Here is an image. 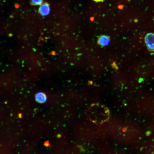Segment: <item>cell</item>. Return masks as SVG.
<instances>
[{
	"mask_svg": "<svg viewBox=\"0 0 154 154\" xmlns=\"http://www.w3.org/2000/svg\"><path fill=\"white\" fill-rule=\"evenodd\" d=\"M87 115L90 120L97 124H100L107 120L110 116L108 109L99 104H93L88 108Z\"/></svg>",
	"mask_w": 154,
	"mask_h": 154,
	"instance_id": "obj_1",
	"label": "cell"
},
{
	"mask_svg": "<svg viewBox=\"0 0 154 154\" xmlns=\"http://www.w3.org/2000/svg\"><path fill=\"white\" fill-rule=\"evenodd\" d=\"M145 41L148 48L151 51L154 50V34L148 33L145 38Z\"/></svg>",
	"mask_w": 154,
	"mask_h": 154,
	"instance_id": "obj_2",
	"label": "cell"
},
{
	"mask_svg": "<svg viewBox=\"0 0 154 154\" xmlns=\"http://www.w3.org/2000/svg\"><path fill=\"white\" fill-rule=\"evenodd\" d=\"M50 11L49 4L47 3H44L40 5L38 11L40 15L45 16L48 15Z\"/></svg>",
	"mask_w": 154,
	"mask_h": 154,
	"instance_id": "obj_3",
	"label": "cell"
},
{
	"mask_svg": "<svg viewBox=\"0 0 154 154\" xmlns=\"http://www.w3.org/2000/svg\"><path fill=\"white\" fill-rule=\"evenodd\" d=\"M110 41V38L109 36L102 35L98 38L97 43L100 46H104L108 45Z\"/></svg>",
	"mask_w": 154,
	"mask_h": 154,
	"instance_id": "obj_4",
	"label": "cell"
},
{
	"mask_svg": "<svg viewBox=\"0 0 154 154\" xmlns=\"http://www.w3.org/2000/svg\"><path fill=\"white\" fill-rule=\"evenodd\" d=\"M35 98L36 101L37 102L42 103L46 101L47 97L44 93L42 92H39L36 94Z\"/></svg>",
	"mask_w": 154,
	"mask_h": 154,
	"instance_id": "obj_5",
	"label": "cell"
},
{
	"mask_svg": "<svg viewBox=\"0 0 154 154\" xmlns=\"http://www.w3.org/2000/svg\"><path fill=\"white\" fill-rule=\"evenodd\" d=\"M31 4L33 5H41L43 3V0H31Z\"/></svg>",
	"mask_w": 154,
	"mask_h": 154,
	"instance_id": "obj_6",
	"label": "cell"
},
{
	"mask_svg": "<svg viewBox=\"0 0 154 154\" xmlns=\"http://www.w3.org/2000/svg\"><path fill=\"white\" fill-rule=\"evenodd\" d=\"M96 2H102L104 0H93Z\"/></svg>",
	"mask_w": 154,
	"mask_h": 154,
	"instance_id": "obj_7",
	"label": "cell"
},
{
	"mask_svg": "<svg viewBox=\"0 0 154 154\" xmlns=\"http://www.w3.org/2000/svg\"><path fill=\"white\" fill-rule=\"evenodd\" d=\"M46 146H48L49 145V143L48 142H46L44 144Z\"/></svg>",
	"mask_w": 154,
	"mask_h": 154,
	"instance_id": "obj_8",
	"label": "cell"
}]
</instances>
